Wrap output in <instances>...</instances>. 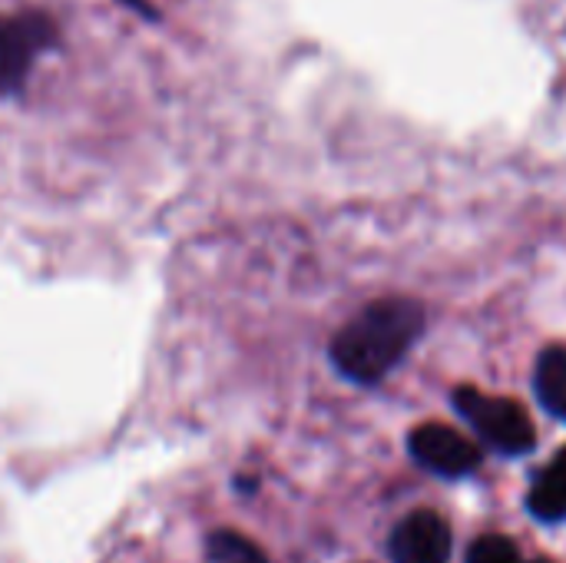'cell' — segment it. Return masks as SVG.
<instances>
[{"instance_id": "9c48e42d", "label": "cell", "mask_w": 566, "mask_h": 563, "mask_svg": "<svg viewBox=\"0 0 566 563\" xmlns=\"http://www.w3.org/2000/svg\"><path fill=\"white\" fill-rule=\"evenodd\" d=\"M471 563H521L517 557V548L507 541V538H481L474 548H471Z\"/></svg>"}, {"instance_id": "8992f818", "label": "cell", "mask_w": 566, "mask_h": 563, "mask_svg": "<svg viewBox=\"0 0 566 563\" xmlns=\"http://www.w3.org/2000/svg\"><path fill=\"white\" fill-rule=\"evenodd\" d=\"M537 398L541 405L566 421V348H547L537 358Z\"/></svg>"}, {"instance_id": "52a82bcc", "label": "cell", "mask_w": 566, "mask_h": 563, "mask_svg": "<svg viewBox=\"0 0 566 563\" xmlns=\"http://www.w3.org/2000/svg\"><path fill=\"white\" fill-rule=\"evenodd\" d=\"M531 511L541 521H560V518H566V448L551 461V468L534 484Z\"/></svg>"}, {"instance_id": "5b68a950", "label": "cell", "mask_w": 566, "mask_h": 563, "mask_svg": "<svg viewBox=\"0 0 566 563\" xmlns=\"http://www.w3.org/2000/svg\"><path fill=\"white\" fill-rule=\"evenodd\" d=\"M448 557H451V531L438 514L418 511L398 524V531L391 538V561L448 563Z\"/></svg>"}, {"instance_id": "3957f363", "label": "cell", "mask_w": 566, "mask_h": 563, "mask_svg": "<svg viewBox=\"0 0 566 563\" xmlns=\"http://www.w3.org/2000/svg\"><path fill=\"white\" fill-rule=\"evenodd\" d=\"M56 27L43 13L0 17V93H17L30 73V63L50 50Z\"/></svg>"}, {"instance_id": "ba28073f", "label": "cell", "mask_w": 566, "mask_h": 563, "mask_svg": "<svg viewBox=\"0 0 566 563\" xmlns=\"http://www.w3.org/2000/svg\"><path fill=\"white\" fill-rule=\"evenodd\" d=\"M206 551H209V561L212 563H269L265 554L249 538H242L235 531L212 534L209 544H206Z\"/></svg>"}, {"instance_id": "6da1fadb", "label": "cell", "mask_w": 566, "mask_h": 563, "mask_svg": "<svg viewBox=\"0 0 566 563\" xmlns=\"http://www.w3.org/2000/svg\"><path fill=\"white\" fill-rule=\"evenodd\" d=\"M424 309L411 299H381L352 319L332 342L338 372L352 382L371 385L385 378L418 342Z\"/></svg>"}, {"instance_id": "277c9868", "label": "cell", "mask_w": 566, "mask_h": 563, "mask_svg": "<svg viewBox=\"0 0 566 563\" xmlns=\"http://www.w3.org/2000/svg\"><path fill=\"white\" fill-rule=\"evenodd\" d=\"M408 448L421 468H428L441 478H464V475L478 471V465H481V451L448 425L418 428L411 435Z\"/></svg>"}, {"instance_id": "7a4b0ae2", "label": "cell", "mask_w": 566, "mask_h": 563, "mask_svg": "<svg viewBox=\"0 0 566 563\" xmlns=\"http://www.w3.org/2000/svg\"><path fill=\"white\" fill-rule=\"evenodd\" d=\"M454 405L478 428V435L504 455H527L537 445L527 411L511 398H488L474 388H458Z\"/></svg>"}]
</instances>
